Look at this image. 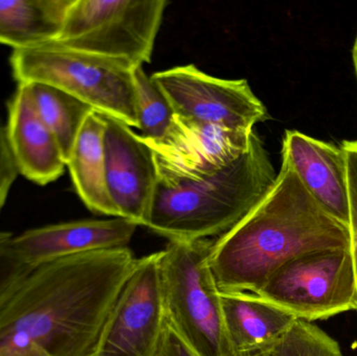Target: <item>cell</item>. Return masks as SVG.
Instances as JSON below:
<instances>
[{
  "mask_svg": "<svg viewBox=\"0 0 357 356\" xmlns=\"http://www.w3.org/2000/svg\"><path fill=\"white\" fill-rule=\"evenodd\" d=\"M250 356H343L340 345L310 322L297 320L274 344Z\"/></svg>",
  "mask_w": 357,
  "mask_h": 356,
  "instance_id": "ffe728a7",
  "label": "cell"
},
{
  "mask_svg": "<svg viewBox=\"0 0 357 356\" xmlns=\"http://www.w3.org/2000/svg\"><path fill=\"white\" fill-rule=\"evenodd\" d=\"M104 133L102 115L91 111L77 134L66 167L77 196L91 212L119 217L107 188Z\"/></svg>",
  "mask_w": 357,
  "mask_h": 356,
  "instance_id": "2e32d148",
  "label": "cell"
},
{
  "mask_svg": "<svg viewBox=\"0 0 357 356\" xmlns=\"http://www.w3.org/2000/svg\"><path fill=\"white\" fill-rule=\"evenodd\" d=\"M282 161L295 171L304 187L333 219L349 225L347 158L341 146L287 131Z\"/></svg>",
  "mask_w": 357,
  "mask_h": 356,
  "instance_id": "7c38bea8",
  "label": "cell"
},
{
  "mask_svg": "<svg viewBox=\"0 0 357 356\" xmlns=\"http://www.w3.org/2000/svg\"><path fill=\"white\" fill-rule=\"evenodd\" d=\"M102 115L109 196L119 217L146 227L158 185L154 153L129 125Z\"/></svg>",
  "mask_w": 357,
  "mask_h": 356,
  "instance_id": "8fae6325",
  "label": "cell"
},
{
  "mask_svg": "<svg viewBox=\"0 0 357 356\" xmlns=\"http://www.w3.org/2000/svg\"><path fill=\"white\" fill-rule=\"evenodd\" d=\"M165 325L157 252L138 261L107 319L96 356H155Z\"/></svg>",
  "mask_w": 357,
  "mask_h": 356,
  "instance_id": "30bf717a",
  "label": "cell"
},
{
  "mask_svg": "<svg viewBox=\"0 0 357 356\" xmlns=\"http://www.w3.org/2000/svg\"><path fill=\"white\" fill-rule=\"evenodd\" d=\"M133 75L139 135L144 140L161 139L173 123V108L144 66L135 67Z\"/></svg>",
  "mask_w": 357,
  "mask_h": 356,
  "instance_id": "d6986e66",
  "label": "cell"
},
{
  "mask_svg": "<svg viewBox=\"0 0 357 356\" xmlns=\"http://www.w3.org/2000/svg\"><path fill=\"white\" fill-rule=\"evenodd\" d=\"M138 225L128 219H82L29 229L13 236L12 246L31 267L91 251L126 248Z\"/></svg>",
  "mask_w": 357,
  "mask_h": 356,
  "instance_id": "4fadbf2b",
  "label": "cell"
},
{
  "mask_svg": "<svg viewBox=\"0 0 357 356\" xmlns=\"http://www.w3.org/2000/svg\"><path fill=\"white\" fill-rule=\"evenodd\" d=\"M19 173L6 138V125L0 118V210L6 204Z\"/></svg>",
  "mask_w": 357,
  "mask_h": 356,
  "instance_id": "603a6c76",
  "label": "cell"
},
{
  "mask_svg": "<svg viewBox=\"0 0 357 356\" xmlns=\"http://www.w3.org/2000/svg\"><path fill=\"white\" fill-rule=\"evenodd\" d=\"M18 83L54 86L100 114L138 127L135 84L130 63L69 47L58 41L17 49L10 56Z\"/></svg>",
  "mask_w": 357,
  "mask_h": 356,
  "instance_id": "277c9868",
  "label": "cell"
},
{
  "mask_svg": "<svg viewBox=\"0 0 357 356\" xmlns=\"http://www.w3.org/2000/svg\"><path fill=\"white\" fill-rule=\"evenodd\" d=\"M155 356H199L172 327L165 318L162 336Z\"/></svg>",
  "mask_w": 357,
  "mask_h": 356,
  "instance_id": "cb8c5ba5",
  "label": "cell"
},
{
  "mask_svg": "<svg viewBox=\"0 0 357 356\" xmlns=\"http://www.w3.org/2000/svg\"><path fill=\"white\" fill-rule=\"evenodd\" d=\"M6 132L19 175L39 185L52 183L63 175L64 154L38 113L29 83H18L8 102Z\"/></svg>",
  "mask_w": 357,
  "mask_h": 356,
  "instance_id": "5bb4252c",
  "label": "cell"
},
{
  "mask_svg": "<svg viewBox=\"0 0 357 356\" xmlns=\"http://www.w3.org/2000/svg\"><path fill=\"white\" fill-rule=\"evenodd\" d=\"M331 248H350L347 226L328 215L282 161L268 196L212 242L209 267L222 294H254L291 259Z\"/></svg>",
  "mask_w": 357,
  "mask_h": 356,
  "instance_id": "7a4b0ae2",
  "label": "cell"
},
{
  "mask_svg": "<svg viewBox=\"0 0 357 356\" xmlns=\"http://www.w3.org/2000/svg\"><path fill=\"white\" fill-rule=\"evenodd\" d=\"M354 68H356V77H357V38L356 40V43H354Z\"/></svg>",
  "mask_w": 357,
  "mask_h": 356,
  "instance_id": "d4e9b609",
  "label": "cell"
},
{
  "mask_svg": "<svg viewBox=\"0 0 357 356\" xmlns=\"http://www.w3.org/2000/svg\"><path fill=\"white\" fill-rule=\"evenodd\" d=\"M346 153L349 184V229L350 251L354 258L357 284V140L344 141L342 144Z\"/></svg>",
  "mask_w": 357,
  "mask_h": 356,
  "instance_id": "7402d4cb",
  "label": "cell"
},
{
  "mask_svg": "<svg viewBox=\"0 0 357 356\" xmlns=\"http://www.w3.org/2000/svg\"><path fill=\"white\" fill-rule=\"evenodd\" d=\"M139 258L128 247L37 265L0 303V356H96Z\"/></svg>",
  "mask_w": 357,
  "mask_h": 356,
  "instance_id": "6da1fadb",
  "label": "cell"
},
{
  "mask_svg": "<svg viewBox=\"0 0 357 356\" xmlns=\"http://www.w3.org/2000/svg\"><path fill=\"white\" fill-rule=\"evenodd\" d=\"M29 84L38 113L56 136L67 161L86 117L93 110L85 102L54 86Z\"/></svg>",
  "mask_w": 357,
  "mask_h": 356,
  "instance_id": "ac0fdd59",
  "label": "cell"
},
{
  "mask_svg": "<svg viewBox=\"0 0 357 356\" xmlns=\"http://www.w3.org/2000/svg\"><path fill=\"white\" fill-rule=\"evenodd\" d=\"M255 295L307 322L357 311L351 251L331 248L300 255L277 270Z\"/></svg>",
  "mask_w": 357,
  "mask_h": 356,
  "instance_id": "52a82bcc",
  "label": "cell"
},
{
  "mask_svg": "<svg viewBox=\"0 0 357 356\" xmlns=\"http://www.w3.org/2000/svg\"><path fill=\"white\" fill-rule=\"evenodd\" d=\"M13 236L10 232L0 231V303L33 269L13 248Z\"/></svg>",
  "mask_w": 357,
  "mask_h": 356,
  "instance_id": "44dd1931",
  "label": "cell"
},
{
  "mask_svg": "<svg viewBox=\"0 0 357 356\" xmlns=\"http://www.w3.org/2000/svg\"><path fill=\"white\" fill-rule=\"evenodd\" d=\"M255 134L197 123L175 114L161 139H142L154 153L158 183L174 185L199 181L226 169L249 150Z\"/></svg>",
  "mask_w": 357,
  "mask_h": 356,
  "instance_id": "9c48e42d",
  "label": "cell"
},
{
  "mask_svg": "<svg viewBox=\"0 0 357 356\" xmlns=\"http://www.w3.org/2000/svg\"><path fill=\"white\" fill-rule=\"evenodd\" d=\"M277 175L255 134L249 150L218 173L199 181L158 183L146 228L169 242L220 238L268 196Z\"/></svg>",
  "mask_w": 357,
  "mask_h": 356,
  "instance_id": "3957f363",
  "label": "cell"
},
{
  "mask_svg": "<svg viewBox=\"0 0 357 356\" xmlns=\"http://www.w3.org/2000/svg\"><path fill=\"white\" fill-rule=\"evenodd\" d=\"M211 240L169 242L159 252L165 318L199 356H228L222 302L209 267Z\"/></svg>",
  "mask_w": 357,
  "mask_h": 356,
  "instance_id": "5b68a950",
  "label": "cell"
},
{
  "mask_svg": "<svg viewBox=\"0 0 357 356\" xmlns=\"http://www.w3.org/2000/svg\"><path fill=\"white\" fill-rule=\"evenodd\" d=\"M151 77L178 116L245 133L268 118L266 106L247 79L212 77L191 64Z\"/></svg>",
  "mask_w": 357,
  "mask_h": 356,
  "instance_id": "ba28073f",
  "label": "cell"
},
{
  "mask_svg": "<svg viewBox=\"0 0 357 356\" xmlns=\"http://www.w3.org/2000/svg\"><path fill=\"white\" fill-rule=\"evenodd\" d=\"M165 0H73L56 41L144 66L152 60Z\"/></svg>",
  "mask_w": 357,
  "mask_h": 356,
  "instance_id": "8992f818",
  "label": "cell"
},
{
  "mask_svg": "<svg viewBox=\"0 0 357 356\" xmlns=\"http://www.w3.org/2000/svg\"><path fill=\"white\" fill-rule=\"evenodd\" d=\"M73 0H0V44L17 49L56 41Z\"/></svg>",
  "mask_w": 357,
  "mask_h": 356,
  "instance_id": "e0dca14e",
  "label": "cell"
},
{
  "mask_svg": "<svg viewBox=\"0 0 357 356\" xmlns=\"http://www.w3.org/2000/svg\"><path fill=\"white\" fill-rule=\"evenodd\" d=\"M220 302L228 356H250L264 350L298 320L254 294L220 293Z\"/></svg>",
  "mask_w": 357,
  "mask_h": 356,
  "instance_id": "9a60e30c",
  "label": "cell"
}]
</instances>
